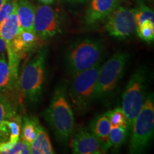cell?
Instances as JSON below:
<instances>
[{
  "label": "cell",
  "mask_w": 154,
  "mask_h": 154,
  "mask_svg": "<svg viewBox=\"0 0 154 154\" xmlns=\"http://www.w3.org/2000/svg\"><path fill=\"white\" fill-rule=\"evenodd\" d=\"M20 30L17 9L11 15L0 22V37L5 42L6 48L11 45L12 41Z\"/></svg>",
  "instance_id": "15"
},
{
  "label": "cell",
  "mask_w": 154,
  "mask_h": 154,
  "mask_svg": "<svg viewBox=\"0 0 154 154\" xmlns=\"http://www.w3.org/2000/svg\"><path fill=\"white\" fill-rule=\"evenodd\" d=\"M17 7V0H7L0 9V22L12 14Z\"/></svg>",
  "instance_id": "25"
},
{
  "label": "cell",
  "mask_w": 154,
  "mask_h": 154,
  "mask_svg": "<svg viewBox=\"0 0 154 154\" xmlns=\"http://www.w3.org/2000/svg\"><path fill=\"white\" fill-rule=\"evenodd\" d=\"M121 0H91L86 12L87 25L94 24L109 16L120 5Z\"/></svg>",
  "instance_id": "12"
},
{
  "label": "cell",
  "mask_w": 154,
  "mask_h": 154,
  "mask_svg": "<svg viewBox=\"0 0 154 154\" xmlns=\"http://www.w3.org/2000/svg\"><path fill=\"white\" fill-rule=\"evenodd\" d=\"M10 82V74L8 63L6 60L5 54L0 56V88L7 86Z\"/></svg>",
  "instance_id": "24"
},
{
  "label": "cell",
  "mask_w": 154,
  "mask_h": 154,
  "mask_svg": "<svg viewBox=\"0 0 154 154\" xmlns=\"http://www.w3.org/2000/svg\"><path fill=\"white\" fill-rule=\"evenodd\" d=\"M6 1H7V0H0V9H1V7H2V5L5 4Z\"/></svg>",
  "instance_id": "29"
},
{
  "label": "cell",
  "mask_w": 154,
  "mask_h": 154,
  "mask_svg": "<svg viewBox=\"0 0 154 154\" xmlns=\"http://www.w3.org/2000/svg\"><path fill=\"white\" fill-rule=\"evenodd\" d=\"M147 74L144 68H138L131 77L122 96V109L127 119V128L131 130L134 121L146 99Z\"/></svg>",
  "instance_id": "5"
},
{
  "label": "cell",
  "mask_w": 154,
  "mask_h": 154,
  "mask_svg": "<svg viewBox=\"0 0 154 154\" xmlns=\"http://www.w3.org/2000/svg\"><path fill=\"white\" fill-rule=\"evenodd\" d=\"M135 17H136V28L140 26L142 23L146 21H151L153 22L154 14L153 11L151 9L146 7L145 5H141L138 9H136L135 13Z\"/></svg>",
  "instance_id": "23"
},
{
  "label": "cell",
  "mask_w": 154,
  "mask_h": 154,
  "mask_svg": "<svg viewBox=\"0 0 154 154\" xmlns=\"http://www.w3.org/2000/svg\"><path fill=\"white\" fill-rule=\"evenodd\" d=\"M103 47L99 40L84 38L71 44L65 54L68 72L75 74L91 68L101 62Z\"/></svg>",
  "instance_id": "2"
},
{
  "label": "cell",
  "mask_w": 154,
  "mask_h": 154,
  "mask_svg": "<svg viewBox=\"0 0 154 154\" xmlns=\"http://www.w3.org/2000/svg\"><path fill=\"white\" fill-rule=\"evenodd\" d=\"M69 1H73V2H85L86 0H69Z\"/></svg>",
  "instance_id": "30"
},
{
  "label": "cell",
  "mask_w": 154,
  "mask_h": 154,
  "mask_svg": "<svg viewBox=\"0 0 154 154\" xmlns=\"http://www.w3.org/2000/svg\"><path fill=\"white\" fill-rule=\"evenodd\" d=\"M9 154H29L31 153L30 147L23 140H18L13 144L8 151Z\"/></svg>",
  "instance_id": "26"
},
{
  "label": "cell",
  "mask_w": 154,
  "mask_h": 154,
  "mask_svg": "<svg viewBox=\"0 0 154 154\" xmlns=\"http://www.w3.org/2000/svg\"><path fill=\"white\" fill-rule=\"evenodd\" d=\"M36 7L29 0H17V15L20 29L34 31V17Z\"/></svg>",
  "instance_id": "14"
},
{
  "label": "cell",
  "mask_w": 154,
  "mask_h": 154,
  "mask_svg": "<svg viewBox=\"0 0 154 154\" xmlns=\"http://www.w3.org/2000/svg\"><path fill=\"white\" fill-rule=\"evenodd\" d=\"M6 49V45H5V42L4 40L0 37V54L4 52V51Z\"/></svg>",
  "instance_id": "27"
},
{
  "label": "cell",
  "mask_w": 154,
  "mask_h": 154,
  "mask_svg": "<svg viewBox=\"0 0 154 154\" xmlns=\"http://www.w3.org/2000/svg\"><path fill=\"white\" fill-rule=\"evenodd\" d=\"M72 148L73 153L76 154H101L106 152L98 138L85 128L75 134Z\"/></svg>",
  "instance_id": "11"
},
{
  "label": "cell",
  "mask_w": 154,
  "mask_h": 154,
  "mask_svg": "<svg viewBox=\"0 0 154 154\" xmlns=\"http://www.w3.org/2000/svg\"><path fill=\"white\" fill-rule=\"evenodd\" d=\"M14 107L5 96L0 95V138L9 136L8 122L16 117Z\"/></svg>",
  "instance_id": "16"
},
{
  "label": "cell",
  "mask_w": 154,
  "mask_h": 154,
  "mask_svg": "<svg viewBox=\"0 0 154 154\" xmlns=\"http://www.w3.org/2000/svg\"><path fill=\"white\" fill-rule=\"evenodd\" d=\"M44 116L57 139L66 143L74 129V116L66 98V88L60 86L56 89Z\"/></svg>",
  "instance_id": "1"
},
{
  "label": "cell",
  "mask_w": 154,
  "mask_h": 154,
  "mask_svg": "<svg viewBox=\"0 0 154 154\" xmlns=\"http://www.w3.org/2000/svg\"><path fill=\"white\" fill-rule=\"evenodd\" d=\"M129 54L117 52L100 67L94 93V100L107 97L114 91L122 78Z\"/></svg>",
  "instance_id": "7"
},
{
  "label": "cell",
  "mask_w": 154,
  "mask_h": 154,
  "mask_svg": "<svg viewBox=\"0 0 154 154\" xmlns=\"http://www.w3.org/2000/svg\"><path fill=\"white\" fill-rule=\"evenodd\" d=\"M136 9L124 7L116 8L108 16L105 29L113 37L124 39L131 36L136 29Z\"/></svg>",
  "instance_id": "8"
},
{
  "label": "cell",
  "mask_w": 154,
  "mask_h": 154,
  "mask_svg": "<svg viewBox=\"0 0 154 154\" xmlns=\"http://www.w3.org/2000/svg\"><path fill=\"white\" fill-rule=\"evenodd\" d=\"M128 130L126 127L111 128L109 134V138L111 147L115 150L119 149L125 143Z\"/></svg>",
  "instance_id": "19"
},
{
  "label": "cell",
  "mask_w": 154,
  "mask_h": 154,
  "mask_svg": "<svg viewBox=\"0 0 154 154\" xmlns=\"http://www.w3.org/2000/svg\"><path fill=\"white\" fill-rule=\"evenodd\" d=\"M136 32L139 37L143 41L151 42L154 39V22L146 21L136 28Z\"/></svg>",
  "instance_id": "21"
},
{
  "label": "cell",
  "mask_w": 154,
  "mask_h": 154,
  "mask_svg": "<svg viewBox=\"0 0 154 154\" xmlns=\"http://www.w3.org/2000/svg\"><path fill=\"white\" fill-rule=\"evenodd\" d=\"M39 123L37 119L32 117H24L22 123V139L29 146L32 144L38 131Z\"/></svg>",
  "instance_id": "18"
},
{
  "label": "cell",
  "mask_w": 154,
  "mask_h": 154,
  "mask_svg": "<svg viewBox=\"0 0 154 154\" xmlns=\"http://www.w3.org/2000/svg\"><path fill=\"white\" fill-rule=\"evenodd\" d=\"M110 122L111 128L117 127H126L127 119L122 108H116L106 113Z\"/></svg>",
  "instance_id": "20"
},
{
  "label": "cell",
  "mask_w": 154,
  "mask_h": 154,
  "mask_svg": "<svg viewBox=\"0 0 154 154\" xmlns=\"http://www.w3.org/2000/svg\"><path fill=\"white\" fill-rule=\"evenodd\" d=\"M22 121L19 116H17L14 119H11L8 122V127L9 129V140L11 143H15L19 140L21 133Z\"/></svg>",
  "instance_id": "22"
},
{
  "label": "cell",
  "mask_w": 154,
  "mask_h": 154,
  "mask_svg": "<svg viewBox=\"0 0 154 154\" xmlns=\"http://www.w3.org/2000/svg\"><path fill=\"white\" fill-rule=\"evenodd\" d=\"M129 153H140L146 149L153 136L154 103L153 94H149L134 121Z\"/></svg>",
  "instance_id": "6"
},
{
  "label": "cell",
  "mask_w": 154,
  "mask_h": 154,
  "mask_svg": "<svg viewBox=\"0 0 154 154\" xmlns=\"http://www.w3.org/2000/svg\"><path fill=\"white\" fill-rule=\"evenodd\" d=\"M91 131L106 151L111 147L109 134L111 131V125L106 113L99 115L91 123Z\"/></svg>",
  "instance_id": "13"
},
{
  "label": "cell",
  "mask_w": 154,
  "mask_h": 154,
  "mask_svg": "<svg viewBox=\"0 0 154 154\" xmlns=\"http://www.w3.org/2000/svg\"><path fill=\"white\" fill-rule=\"evenodd\" d=\"M100 63L84 72L73 74L67 89L73 106L77 112L84 113L94 100V93Z\"/></svg>",
  "instance_id": "4"
},
{
  "label": "cell",
  "mask_w": 154,
  "mask_h": 154,
  "mask_svg": "<svg viewBox=\"0 0 154 154\" xmlns=\"http://www.w3.org/2000/svg\"><path fill=\"white\" fill-rule=\"evenodd\" d=\"M34 31L42 39L52 38L61 32V20L59 13L49 5H38L35 8Z\"/></svg>",
  "instance_id": "9"
},
{
  "label": "cell",
  "mask_w": 154,
  "mask_h": 154,
  "mask_svg": "<svg viewBox=\"0 0 154 154\" xmlns=\"http://www.w3.org/2000/svg\"><path fill=\"white\" fill-rule=\"evenodd\" d=\"M41 3H43V5H50L54 2L56 0H38Z\"/></svg>",
  "instance_id": "28"
},
{
  "label": "cell",
  "mask_w": 154,
  "mask_h": 154,
  "mask_svg": "<svg viewBox=\"0 0 154 154\" xmlns=\"http://www.w3.org/2000/svg\"><path fill=\"white\" fill-rule=\"evenodd\" d=\"M43 41L34 32L20 29L12 41L11 45L6 49L7 54L14 52L21 60L26 57L29 53L43 47Z\"/></svg>",
  "instance_id": "10"
},
{
  "label": "cell",
  "mask_w": 154,
  "mask_h": 154,
  "mask_svg": "<svg viewBox=\"0 0 154 154\" xmlns=\"http://www.w3.org/2000/svg\"><path fill=\"white\" fill-rule=\"evenodd\" d=\"M47 49L40 47L37 53L24 66L19 79V86L25 99L37 102L42 96L45 79Z\"/></svg>",
  "instance_id": "3"
},
{
  "label": "cell",
  "mask_w": 154,
  "mask_h": 154,
  "mask_svg": "<svg viewBox=\"0 0 154 154\" xmlns=\"http://www.w3.org/2000/svg\"><path fill=\"white\" fill-rule=\"evenodd\" d=\"M30 151L32 154H53L54 153L52 145L46 131L38 125L36 136L31 145Z\"/></svg>",
  "instance_id": "17"
}]
</instances>
